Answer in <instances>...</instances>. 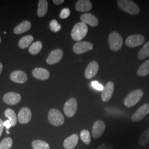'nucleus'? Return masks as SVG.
<instances>
[{
	"label": "nucleus",
	"instance_id": "obj_13",
	"mask_svg": "<svg viewBox=\"0 0 149 149\" xmlns=\"http://www.w3.org/2000/svg\"><path fill=\"white\" fill-rule=\"evenodd\" d=\"M21 100V96L16 92H10L5 94L3 97V102L8 105L18 104Z\"/></svg>",
	"mask_w": 149,
	"mask_h": 149
},
{
	"label": "nucleus",
	"instance_id": "obj_3",
	"mask_svg": "<svg viewBox=\"0 0 149 149\" xmlns=\"http://www.w3.org/2000/svg\"><path fill=\"white\" fill-rule=\"evenodd\" d=\"M144 95L143 91L137 89L130 92L124 100V106L130 108L136 105Z\"/></svg>",
	"mask_w": 149,
	"mask_h": 149
},
{
	"label": "nucleus",
	"instance_id": "obj_5",
	"mask_svg": "<svg viewBox=\"0 0 149 149\" xmlns=\"http://www.w3.org/2000/svg\"><path fill=\"white\" fill-rule=\"evenodd\" d=\"M48 120L54 126L59 127L64 124V116L58 109H51L48 113Z\"/></svg>",
	"mask_w": 149,
	"mask_h": 149
},
{
	"label": "nucleus",
	"instance_id": "obj_28",
	"mask_svg": "<svg viewBox=\"0 0 149 149\" xmlns=\"http://www.w3.org/2000/svg\"><path fill=\"white\" fill-rule=\"evenodd\" d=\"M148 56H149V41L141 49L138 55V57L140 60H144Z\"/></svg>",
	"mask_w": 149,
	"mask_h": 149
},
{
	"label": "nucleus",
	"instance_id": "obj_18",
	"mask_svg": "<svg viewBox=\"0 0 149 149\" xmlns=\"http://www.w3.org/2000/svg\"><path fill=\"white\" fill-rule=\"evenodd\" d=\"M32 75L34 77L39 80H47L50 76V73L48 70L44 68H36L32 71Z\"/></svg>",
	"mask_w": 149,
	"mask_h": 149
},
{
	"label": "nucleus",
	"instance_id": "obj_26",
	"mask_svg": "<svg viewBox=\"0 0 149 149\" xmlns=\"http://www.w3.org/2000/svg\"><path fill=\"white\" fill-rule=\"evenodd\" d=\"M33 149H49V145L47 142L41 140H36L32 142Z\"/></svg>",
	"mask_w": 149,
	"mask_h": 149
},
{
	"label": "nucleus",
	"instance_id": "obj_35",
	"mask_svg": "<svg viewBox=\"0 0 149 149\" xmlns=\"http://www.w3.org/2000/svg\"><path fill=\"white\" fill-rule=\"evenodd\" d=\"M97 149H113V147L109 144H102L98 146Z\"/></svg>",
	"mask_w": 149,
	"mask_h": 149
},
{
	"label": "nucleus",
	"instance_id": "obj_40",
	"mask_svg": "<svg viewBox=\"0 0 149 149\" xmlns=\"http://www.w3.org/2000/svg\"><path fill=\"white\" fill-rule=\"evenodd\" d=\"M6 132H7V133L8 134H10V132H8V131H6Z\"/></svg>",
	"mask_w": 149,
	"mask_h": 149
},
{
	"label": "nucleus",
	"instance_id": "obj_32",
	"mask_svg": "<svg viewBox=\"0 0 149 149\" xmlns=\"http://www.w3.org/2000/svg\"><path fill=\"white\" fill-rule=\"evenodd\" d=\"M49 26L51 31L54 33L59 32L61 28V26L56 19H54L50 22Z\"/></svg>",
	"mask_w": 149,
	"mask_h": 149
},
{
	"label": "nucleus",
	"instance_id": "obj_6",
	"mask_svg": "<svg viewBox=\"0 0 149 149\" xmlns=\"http://www.w3.org/2000/svg\"><path fill=\"white\" fill-rule=\"evenodd\" d=\"M77 102L74 98H70L64 106V112L65 115L69 118L73 117L77 111Z\"/></svg>",
	"mask_w": 149,
	"mask_h": 149
},
{
	"label": "nucleus",
	"instance_id": "obj_25",
	"mask_svg": "<svg viewBox=\"0 0 149 149\" xmlns=\"http://www.w3.org/2000/svg\"><path fill=\"white\" fill-rule=\"evenodd\" d=\"M5 115L6 117L8 118V120L11 122L12 127L15 126L17 121V118L15 112L12 109H7L5 112Z\"/></svg>",
	"mask_w": 149,
	"mask_h": 149
},
{
	"label": "nucleus",
	"instance_id": "obj_1",
	"mask_svg": "<svg viewBox=\"0 0 149 149\" xmlns=\"http://www.w3.org/2000/svg\"><path fill=\"white\" fill-rule=\"evenodd\" d=\"M118 7L122 10L130 15H135L140 12L138 5L133 1L130 0H118Z\"/></svg>",
	"mask_w": 149,
	"mask_h": 149
},
{
	"label": "nucleus",
	"instance_id": "obj_16",
	"mask_svg": "<svg viewBox=\"0 0 149 149\" xmlns=\"http://www.w3.org/2000/svg\"><path fill=\"white\" fill-rule=\"evenodd\" d=\"M11 80L18 84H23L27 81L26 74L21 70H16L12 72L10 74Z\"/></svg>",
	"mask_w": 149,
	"mask_h": 149
},
{
	"label": "nucleus",
	"instance_id": "obj_33",
	"mask_svg": "<svg viewBox=\"0 0 149 149\" xmlns=\"http://www.w3.org/2000/svg\"><path fill=\"white\" fill-rule=\"evenodd\" d=\"M70 15V10L69 8H65L63 9L60 13V18L61 19H65Z\"/></svg>",
	"mask_w": 149,
	"mask_h": 149
},
{
	"label": "nucleus",
	"instance_id": "obj_29",
	"mask_svg": "<svg viewBox=\"0 0 149 149\" xmlns=\"http://www.w3.org/2000/svg\"><path fill=\"white\" fill-rule=\"evenodd\" d=\"M149 143V128L145 130L139 138L138 144L139 145L143 146Z\"/></svg>",
	"mask_w": 149,
	"mask_h": 149
},
{
	"label": "nucleus",
	"instance_id": "obj_31",
	"mask_svg": "<svg viewBox=\"0 0 149 149\" xmlns=\"http://www.w3.org/2000/svg\"><path fill=\"white\" fill-rule=\"evenodd\" d=\"M13 145V140L10 137H7L0 143V149H11Z\"/></svg>",
	"mask_w": 149,
	"mask_h": 149
},
{
	"label": "nucleus",
	"instance_id": "obj_2",
	"mask_svg": "<svg viewBox=\"0 0 149 149\" xmlns=\"http://www.w3.org/2000/svg\"><path fill=\"white\" fill-rule=\"evenodd\" d=\"M87 32V26L84 22H79L74 25L71 31V36L74 40L80 42L81 40L85 37Z\"/></svg>",
	"mask_w": 149,
	"mask_h": 149
},
{
	"label": "nucleus",
	"instance_id": "obj_21",
	"mask_svg": "<svg viewBox=\"0 0 149 149\" xmlns=\"http://www.w3.org/2000/svg\"><path fill=\"white\" fill-rule=\"evenodd\" d=\"M31 23L30 22L24 21L16 26L14 29V33L16 34H21L27 32L31 29Z\"/></svg>",
	"mask_w": 149,
	"mask_h": 149
},
{
	"label": "nucleus",
	"instance_id": "obj_30",
	"mask_svg": "<svg viewBox=\"0 0 149 149\" xmlns=\"http://www.w3.org/2000/svg\"><path fill=\"white\" fill-rule=\"evenodd\" d=\"M80 138L82 142L86 145H89L91 142L90 133L88 130L84 129L80 133Z\"/></svg>",
	"mask_w": 149,
	"mask_h": 149
},
{
	"label": "nucleus",
	"instance_id": "obj_34",
	"mask_svg": "<svg viewBox=\"0 0 149 149\" xmlns=\"http://www.w3.org/2000/svg\"><path fill=\"white\" fill-rule=\"evenodd\" d=\"M91 85L93 87V88H94L95 89H96L98 91H102L103 90L104 87L101 84H100L98 82L96 81H92L91 82Z\"/></svg>",
	"mask_w": 149,
	"mask_h": 149
},
{
	"label": "nucleus",
	"instance_id": "obj_27",
	"mask_svg": "<svg viewBox=\"0 0 149 149\" xmlns=\"http://www.w3.org/2000/svg\"><path fill=\"white\" fill-rule=\"evenodd\" d=\"M42 43L40 41L33 43L29 48V52L32 55H36L40 52L42 49Z\"/></svg>",
	"mask_w": 149,
	"mask_h": 149
},
{
	"label": "nucleus",
	"instance_id": "obj_14",
	"mask_svg": "<svg viewBox=\"0 0 149 149\" xmlns=\"http://www.w3.org/2000/svg\"><path fill=\"white\" fill-rule=\"evenodd\" d=\"M32 118V112L28 107L22 108L18 115V121L21 124H27Z\"/></svg>",
	"mask_w": 149,
	"mask_h": 149
},
{
	"label": "nucleus",
	"instance_id": "obj_37",
	"mask_svg": "<svg viewBox=\"0 0 149 149\" xmlns=\"http://www.w3.org/2000/svg\"><path fill=\"white\" fill-rule=\"evenodd\" d=\"M4 122H3V120L0 119V137L2 134L3 130V128H4V125H3Z\"/></svg>",
	"mask_w": 149,
	"mask_h": 149
},
{
	"label": "nucleus",
	"instance_id": "obj_39",
	"mask_svg": "<svg viewBox=\"0 0 149 149\" xmlns=\"http://www.w3.org/2000/svg\"><path fill=\"white\" fill-rule=\"evenodd\" d=\"M2 69H3V65H2V64L0 63V74H1V72H2Z\"/></svg>",
	"mask_w": 149,
	"mask_h": 149
},
{
	"label": "nucleus",
	"instance_id": "obj_10",
	"mask_svg": "<svg viewBox=\"0 0 149 149\" xmlns=\"http://www.w3.org/2000/svg\"><path fill=\"white\" fill-rule=\"evenodd\" d=\"M106 129V125L103 121L98 120L94 123L92 130V135L95 139L100 138L104 133Z\"/></svg>",
	"mask_w": 149,
	"mask_h": 149
},
{
	"label": "nucleus",
	"instance_id": "obj_12",
	"mask_svg": "<svg viewBox=\"0 0 149 149\" xmlns=\"http://www.w3.org/2000/svg\"><path fill=\"white\" fill-rule=\"evenodd\" d=\"M114 89V83L112 81H109L107 83L102 91L101 98L102 101L107 102L112 98Z\"/></svg>",
	"mask_w": 149,
	"mask_h": 149
},
{
	"label": "nucleus",
	"instance_id": "obj_19",
	"mask_svg": "<svg viewBox=\"0 0 149 149\" xmlns=\"http://www.w3.org/2000/svg\"><path fill=\"white\" fill-rule=\"evenodd\" d=\"M92 8V5L89 0H79L77 1L75 8L79 12H88Z\"/></svg>",
	"mask_w": 149,
	"mask_h": 149
},
{
	"label": "nucleus",
	"instance_id": "obj_20",
	"mask_svg": "<svg viewBox=\"0 0 149 149\" xmlns=\"http://www.w3.org/2000/svg\"><path fill=\"white\" fill-rule=\"evenodd\" d=\"M79 141V136L74 134L65 140L64 146L65 149H74Z\"/></svg>",
	"mask_w": 149,
	"mask_h": 149
},
{
	"label": "nucleus",
	"instance_id": "obj_15",
	"mask_svg": "<svg viewBox=\"0 0 149 149\" xmlns=\"http://www.w3.org/2000/svg\"><path fill=\"white\" fill-rule=\"evenodd\" d=\"M99 69V66L98 63L95 61H92L87 65L85 72V75L87 79H91L94 77L96 76Z\"/></svg>",
	"mask_w": 149,
	"mask_h": 149
},
{
	"label": "nucleus",
	"instance_id": "obj_7",
	"mask_svg": "<svg viewBox=\"0 0 149 149\" xmlns=\"http://www.w3.org/2000/svg\"><path fill=\"white\" fill-rule=\"evenodd\" d=\"M149 113V104L146 103L140 107L132 115L131 119L133 122H137L145 117Z\"/></svg>",
	"mask_w": 149,
	"mask_h": 149
},
{
	"label": "nucleus",
	"instance_id": "obj_22",
	"mask_svg": "<svg viewBox=\"0 0 149 149\" xmlns=\"http://www.w3.org/2000/svg\"><path fill=\"white\" fill-rule=\"evenodd\" d=\"M48 1L46 0H40L38 2L37 14L39 17H43L48 11Z\"/></svg>",
	"mask_w": 149,
	"mask_h": 149
},
{
	"label": "nucleus",
	"instance_id": "obj_17",
	"mask_svg": "<svg viewBox=\"0 0 149 149\" xmlns=\"http://www.w3.org/2000/svg\"><path fill=\"white\" fill-rule=\"evenodd\" d=\"M80 19L82 22L88 24L92 27H96L98 24V20L97 18L91 13L82 14L80 17Z\"/></svg>",
	"mask_w": 149,
	"mask_h": 149
},
{
	"label": "nucleus",
	"instance_id": "obj_24",
	"mask_svg": "<svg viewBox=\"0 0 149 149\" xmlns=\"http://www.w3.org/2000/svg\"><path fill=\"white\" fill-rule=\"evenodd\" d=\"M137 74L141 77H144L149 74V60L144 62L139 66Z\"/></svg>",
	"mask_w": 149,
	"mask_h": 149
},
{
	"label": "nucleus",
	"instance_id": "obj_4",
	"mask_svg": "<svg viewBox=\"0 0 149 149\" xmlns=\"http://www.w3.org/2000/svg\"><path fill=\"white\" fill-rule=\"evenodd\" d=\"M108 44L112 50L118 51L121 49L123 44L122 37L118 32H112L108 37Z\"/></svg>",
	"mask_w": 149,
	"mask_h": 149
},
{
	"label": "nucleus",
	"instance_id": "obj_8",
	"mask_svg": "<svg viewBox=\"0 0 149 149\" xmlns=\"http://www.w3.org/2000/svg\"><path fill=\"white\" fill-rule=\"evenodd\" d=\"M145 42L144 36L141 34H134L129 36L126 40V45L130 48H135L141 45Z\"/></svg>",
	"mask_w": 149,
	"mask_h": 149
},
{
	"label": "nucleus",
	"instance_id": "obj_36",
	"mask_svg": "<svg viewBox=\"0 0 149 149\" xmlns=\"http://www.w3.org/2000/svg\"><path fill=\"white\" fill-rule=\"evenodd\" d=\"M3 125H4V127H5L7 130H8L12 127L11 122L9 120H6L3 123Z\"/></svg>",
	"mask_w": 149,
	"mask_h": 149
},
{
	"label": "nucleus",
	"instance_id": "obj_38",
	"mask_svg": "<svg viewBox=\"0 0 149 149\" xmlns=\"http://www.w3.org/2000/svg\"><path fill=\"white\" fill-rule=\"evenodd\" d=\"M54 3L56 5H60L64 2V0H53Z\"/></svg>",
	"mask_w": 149,
	"mask_h": 149
},
{
	"label": "nucleus",
	"instance_id": "obj_9",
	"mask_svg": "<svg viewBox=\"0 0 149 149\" xmlns=\"http://www.w3.org/2000/svg\"><path fill=\"white\" fill-rule=\"evenodd\" d=\"M93 49V44L88 42H78L73 46V50L74 53L81 54L84 53Z\"/></svg>",
	"mask_w": 149,
	"mask_h": 149
},
{
	"label": "nucleus",
	"instance_id": "obj_11",
	"mask_svg": "<svg viewBox=\"0 0 149 149\" xmlns=\"http://www.w3.org/2000/svg\"><path fill=\"white\" fill-rule=\"evenodd\" d=\"M63 51L60 49H56L52 51L48 55L47 63L49 65H53L59 62L63 58Z\"/></svg>",
	"mask_w": 149,
	"mask_h": 149
},
{
	"label": "nucleus",
	"instance_id": "obj_23",
	"mask_svg": "<svg viewBox=\"0 0 149 149\" xmlns=\"http://www.w3.org/2000/svg\"><path fill=\"white\" fill-rule=\"evenodd\" d=\"M34 38L32 36H26L23 37L22 38L19 40L18 45L19 48L21 49H25L28 47L29 45L31 44L32 42L33 41Z\"/></svg>",
	"mask_w": 149,
	"mask_h": 149
},
{
	"label": "nucleus",
	"instance_id": "obj_41",
	"mask_svg": "<svg viewBox=\"0 0 149 149\" xmlns=\"http://www.w3.org/2000/svg\"><path fill=\"white\" fill-rule=\"evenodd\" d=\"M1 38H0V43H1Z\"/></svg>",
	"mask_w": 149,
	"mask_h": 149
}]
</instances>
